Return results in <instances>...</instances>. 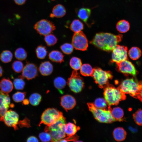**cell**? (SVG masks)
Masks as SVG:
<instances>
[{"instance_id": "16", "label": "cell", "mask_w": 142, "mask_h": 142, "mask_svg": "<svg viewBox=\"0 0 142 142\" xmlns=\"http://www.w3.org/2000/svg\"><path fill=\"white\" fill-rule=\"evenodd\" d=\"M60 104L61 106L67 111L73 108L76 105L75 98L70 95H66L61 98Z\"/></svg>"}, {"instance_id": "26", "label": "cell", "mask_w": 142, "mask_h": 142, "mask_svg": "<svg viewBox=\"0 0 142 142\" xmlns=\"http://www.w3.org/2000/svg\"><path fill=\"white\" fill-rule=\"evenodd\" d=\"M128 54L131 59L134 60H136L141 57V51L138 47H133L129 50Z\"/></svg>"}, {"instance_id": "1", "label": "cell", "mask_w": 142, "mask_h": 142, "mask_svg": "<svg viewBox=\"0 0 142 142\" xmlns=\"http://www.w3.org/2000/svg\"><path fill=\"white\" fill-rule=\"evenodd\" d=\"M121 34L101 32L97 33L90 43L103 50L109 51L112 50L122 39Z\"/></svg>"}, {"instance_id": "37", "label": "cell", "mask_w": 142, "mask_h": 142, "mask_svg": "<svg viewBox=\"0 0 142 142\" xmlns=\"http://www.w3.org/2000/svg\"><path fill=\"white\" fill-rule=\"evenodd\" d=\"M93 104L97 108L105 109L107 107V104L104 98H98L95 100Z\"/></svg>"}, {"instance_id": "44", "label": "cell", "mask_w": 142, "mask_h": 142, "mask_svg": "<svg viewBox=\"0 0 142 142\" xmlns=\"http://www.w3.org/2000/svg\"><path fill=\"white\" fill-rule=\"evenodd\" d=\"M78 138V137L76 135H73L69 136L66 138L62 139L59 140L58 142H67L70 141H75L77 140Z\"/></svg>"}, {"instance_id": "39", "label": "cell", "mask_w": 142, "mask_h": 142, "mask_svg": "<svg viewBox=\"0 0 142 142\" xmlns=\"http://www.w3.org/2000/svg\"><path fill=\"white\" fill-rule=\"evenodd\" d=\"M60 48L64 53L67 54H69L73 52L74 47L72 44L66 43L62 45Z\"/></svg>"}, {"instance_id": "5", "label": "cell", "mask_w": 142, "mask_h": 142, "mask_svg": "<svg viewBox=\"0 0 142 142\" xmlns=\"http://www.w3.org/2000/svg\"><path fill=\"white\" fill-rule=\"evenodd\" d=\"M87 105L95 118L99 122L108 123L116 121L112 116L109 107L108 109H106L97 108L93 103H88Z\"/></svg>"}, {"instance_id": "48", "label": "cell", "mask_w": 142, "mask_h": 142, "mask_svg": "<svg viewBox=\"0 0 142 142\" xmlns=\"http://www.w3.org/2000/svg\"><path fill=\"white\" fill-rule=\"evenodd\" d=\"M3 69L0 65V77L2 76L3 74Z\"/></svg>"}, {"instance_id": "18", "label": "cell", "mask_w": 142, "mask_h": 142, "mask_svg": "<svg viewBox=\"0 0 142 142\" xmlns=\"http://www.w3.org/2000/svg\"><path fill=\"white\" fill-rule=\"evenodd\" d=\"M53 70L52 64L49 61L42 62L40 64L39 70L40 74L44 76L48 75L51 74Z\"/></svg>"}, {"instance_id": "24", "label": "cell", "mask_w": 142, "mask_h": 142, "mask_svg": "<svg viewBox=\"0 0 142 142\" xmlns=\"http://www.w3.org/2000/svg\"><path fill=\"white\" fill-rule=\"evenodd\" d=\"M116 28L117 31L119 32L123 33L128 31L130 28V25L129 22L124 19L119 21L117 23Z\"/></svg>"}, {"instance_id": "22", "label": "cell", "mask_w": 142, "mask_h": 142, "mask_svg": "<svg viewBox=\"0 0 142 142\" xmlns=\"http://www.w3.org/2000/svg\"><path fill=\"white\" fill-rule=\"evenodd\" d=\"M49 59L52 61L61 63L64 62V56L60 51L58 50H53L49 54Z\"/></svg>"}, {"instance_id": "3", "label": "cell", "mask_w": 142, "mask_h": 142, "mask_svg": "<svg viewBox=\"0 0 142 142\" xmlns=\"http://www.w3.org/2000/svg\"><path fill=\"white\" fill-rule=\"evenodd\" d=\"M66 123L65 118L63 116L53 124L46 126L44 130L50 134L51 141L58 142L65 137L64 126Z\"/></svg>"}, {"instance_id": "19", "label": "cell", "mask_w": 142, "mask_h": 142, "mask_svg": "<svg viewBox=\"0 0 142 142\" xmlns=\"http://www.w3.org/2000/svg\"><path fill=\"white\" fill-rule=\"evenodd\" d=\"M66 9L64 7L60 4L55 6L53 8L52 13L50 14L51 17L61 18L65 14Z\"/></svg>"}, {"instance_id": "17", "label": "cell", "mask_w": 142, "mask_h": 142, "mask_svg": "<svg viewBox=\"0 0 142 142\" xmlns=\"http://www.w3.org/2000/svg\"><path fill=\"white\" fill-rule=\"evenodd\" d=\"M13 88V83L8 78H3L0 81V88L3 93L8 94L12 90Z\"/></svg>"}, {"instance_id": "32", "label": "cell", "mask_w": 142, "mask_h": 142, "mask_svg": "<svg viewBox=\"0 0 142 142\" xmlns=\"http://www.w3.org/2000/svg\"><path fill=\"white\" fill-rule=\"evenodd\" d=\"M66 82L63 78L58 77L55 79L54 84L55 87L59 90L63 89L65 87Z\"/></svg>"}, {"instance_id": "45", "label": "cell", "mask_w": 142, "mask_h": 142, "mask_svg": "<svg viewBox=\"0 0 142 142\" xmlns=\"http://www.w3.org/2000/svg\"><path fill=\"white\" fill-rule=\"evenodd\" d=\"M27 142H38V139L36 137L31 136L29 137L27 139Z\"/></svg>"}, {"instance_id": "38", "label": "cell", "mask_w": 142, "mask_h": 142, "mask_svg": "<svg viewBox=\"0 0 142 142\" xmlns=\"http://www.w3.org/2000/svg\"><path fill=\"white\" fill-rule=\"evenodd\" d=\"M135 123L138 125L142 126V110L139 109L133 115Z\"/></svg>"}, {"instance_id": "21", "label": "cell", "mask_w": 142, "mask_h": 142, "mask_svg": "<svg viewBox=\"0 0 142 142\" xmlns=\"http://www.w3.org/2000/svg\"><path fill=\"white\" fill-rule=\"evenodd\" d=\"M80 128L74 123H68L65 124L64 126V130L65 134L69 136L74 135Z\"/></svg>"}, {"instance_id": "34", "label": "cell", "mask_w": 142, "mask_h": 142, "mask_svg": "<svg viewBox=\"0 0 142 142\" xmlns=\"http://www.w3.org/2000/svg\"><path fill=\"white\" fill-rule=\"evenodd\" d=\"M47 53L46 47L43 45L38 46L36 49V53L38 58L40 59H44Z\"/></svg>"}, {"instance_id": "13", "label": "cell", "mask_w": 142, "mask_h": 142, "mask_svg": "<svg viewBox=\"0 0 142 142\" xmlns=\"http://www.w3.org/2000/svg\"><path fill=\"white\" fill-rule=\"evenodd\" d=\"M116 64L118 70L125 75L135 76L138 73L134 65L128 60L121 61Z\"/></svg>"}, {"instance_id": "40", "label": "cell", "mask_w": 142, "mask_h": 142, "mask_svg": "<svg viewBox=\"0 0 142 142\" xmlns=\"http://www.w3.org/2000/svg\"><path fill=\"white\" fill-rule=\"evenodd\" d=\"M12 66L13 70L17 73L22 72L24 68L23 63L20 61H15L12 64Z\"/></svg>"}, {"instance_id": "30", "label": "cell", "mask_w": 142, "mask_h": 142, "mask_svg": "<svg viewBox=\"0 0 142 142\" xmlns=\"http://www.w3.org/2000/svg\"><path fill=\"white\" fill-rule=\"evenodd\" d=\"M16 58L18 60H25L27 57V53L23 48L20 47L17 48L14 52Z\"/></svg>"}, {"instance_id": "50", "label": "cell", "mask_w": 142, "mask_h": 142, "mask_svg": "<svg viewBox=\"0 0 142 142\" xmlns=\"http://www.w3.org/2000/svg\"></svg>"}, {"instance_id": "31", "label": "cell", "mask_w": 142, "mask_h": 142, "mask_svg": "<svg viewBox=\"0 0 142 142\" xmlns=\"http://www.w3.org/2000/svg\"><path fill=\"white\" fill-rule=\"evenodd\" d=\"M69 64L73 69L77 70L80 69L82 65V63L80 59L77 57H73L70 59Z\"/></svg>"}, {"instance_id": "49", "label": "cell", "mask_w": 142, "mask_h": 142, "mask_svg": "<svg viewBox=\"0 0 142 142\" xmlns=\"http://www.w3.org/2000/svg\"><path fill=\"white\" fill-rule=\"evenodd\" d=\"M138 99L142 102V90Z\"/></svg>"}, {"instance_id": "11", "label": "cell", "mask_w": 142, "mask_h": 142, "mask_svg": "<svg viewBox=\"0 0 142 142\" xmlns=\"http://www.w3.org/2000/svg\"><path fill=\"white\" fill-rule=\"evenodd\" d=\"M127 50L126 47L117 45L112 50L111 62H115L116 64L128 60Z\"/></svg>"}, {"instance_id": "27", "label": "cell", "mask_w": 142, "mask_h": 142, "mask_svg": "<svg viewBox=\"0 0 142 142\" xmlns=\"http://www.w3.org/2000/svg\"><path fill=\"white\" fill-rule=\"evenodd\" d=\"M80 69V73L82 75L85 76L92 77L94 68L89 64H85L82 65Z\"/></svg>"}, {"instance_id": "4", "label": "cell", "mask_w": 142, "mask_h": 142, "mask_svg": "<svg viewBox=\"0 0 142 142\" xmlns=\"http://www.w3.org/2000/svg\"><path fill=\"white\" fill-rule=\"evenodd\" d=\"M103 88L104 98L109 106L117 105L120 101L126 99L125 94L112 85L109 83Z\"/></svg>"}, {"instance_id": "12", "label": "cell", "mask_w": 142, "mask_h": 142, "mask_svg": "<svg viewBox=\"0 0 142 142\" xmlns=\"http://www.w3.org/2000/svg\"><path fill=\"white\" fill-rule=\"evenodd\" d=\"M19 116L15 111L11 110H8L3 116L1 121L4 122L8 126L13 128L15 130L18 129Z\"/></svg>"}, {"instance_id": "14", "label": "cell", "mask_w": 142, "mask_h": 142, "mask_svg": "<svg viewBox=\"0 0 142 142\" xmlns=\"http://www.w3.org/2000/svg\"><path fill=\"white\" fill-rule=\"evenodd\" d=\"M37 75L38 69L35 64L28 63L24 67L22 75L24 78L30 80L35 78Z\"/></svg>"}, {"instance_id": "33", "label": "cell", "mask_w": 142, "mask_h": 142, "mask_svg": "<svg viewBox=\"0 0 142 142\" xmlns=\"http://www.w3.org/2000/svg\"><path fill=\"white\" fill-rule=\"evenodd\" d=\"M24 78L22 76H20L14 79L13 84L16 89L22 90L23 89L25 84Z\"/></svg>"}, {"instance_id": "46", "label": "cell", "mask_w": 142, "mask_h": 142, "mask_svg": "<svg viewBox=\"0 0 142 142\" xmlns=\"http://www.w3.org/2000/svg\"><path fill=\"white\" fill-rule=\"evenodd\" d=\"M15 3L18 5H22L24 4L26 0H14Z\"/></svg>"}, {"instance_id": "6", "label": "cell", "mask_w": 142, "mask_h": 142, "mask_svg": "<svg viewBox=\"0 0 142 142\" xmlns=\"http://www.w3.org/2000/svg\"><path fill=\"white\" fill-rule=\"evenodd\" d=\"M63 116L62 113L56 108H48L43 113L41 121L39 125L42 124L49 125L53 124Z\"/></svg>"}, {"instance_id": "28", "label": "cell", "mask_w": 142, "mask_h": 142, "mask_svg": "<svg viewBox=\"0 0 142 142\" xmlns=\"http://www.w3.org/2000/svg\"><path fill=\"white\" fill-rule=\"evenodd\" d=\"M84 25L83 23L78 19L73 20L70 26V29L74 33L82 31Z\"/></svg>"}, {"instance_id": "8", "label": "cell", "mask_w": 142, "mask_h": 142, "mask_svg": "<svg viewBox=\"0 0 142 142\" xmlns=\"http://www.w3.org/2000/svg\"><path fill=\"white\" fill-rule=\"evenodd\" d=\"M67 83L70 90L75 93L80 92L84 87L83 79L76 70L72 72L70 77L68 79Z\"/></svg>"}, {"instance_id": "10", "label": "cell", "mask_w": 142, "mask_h": 142, "mask_svg": "<svg viewBox=\"0 0 142 142\" xmlns=\"http://www.w3.org/2000/svg\"><path fill=\"white\" fill-rule=\"evenodd\" d=\"M34 28L39 34L45 36L50 34L55 29L52 22L45 19L37 22L35 25Z\"/></svg>"}, {"instance_id": "23", "label": "cell", "mask_w": 142, "mask_h": 142, "mask_svg": "<svg viewBox=\"0 0 142 142\" xmlns=\"http://www.w3.org/2000/svg\"><path fill=\"white\" fill-rule=\"evenodd\" d=\"M91 10L89 8H82L79 9L78 12V16L81 20L86 23L90 16Z\"/></svg>"}, {"instance_id": "7", "label": "cell", "mask_w": 142, "mask_h": 142, "mask_svg": "<svg viewBox=\"0 0 142 142\" xmlns=\"http://www.w3.org/2000/svg\"><path fill=\"white\" fill-rule=\"evenodd\" d=\"M92 77L95 83L101 88L109 84V80L113 77L110 71H104L99 68H94Z\"/></svg>"}, {"instance_id": "2", "label": "cell", "mask_w": 142, "mask_h": 142, "mask_svg": "<svg viewBox=\"0 0 142 142\" xmlns=\"http://www.w3.org/2000/svg\"><path fill=\"white\" fill-rule=\"evenodd\" d=\"M117 88L124 94H129L138 99L142 90V81H139L135 76L123 81Z\"/></svg>"}, {"instance_id": "9", "label": "cell", "mask_w": 142, "mask_h": 142, "mask_svg": "<svg viewBox=\"0 0 142 142\" xmlns=\"http://www.w3.org/2000/svg\"><path fill=\"white\" fill-rule=\"evenodd\" d=\"M72 44L76 49L82 51L87 50L88 46V41L82 31L74 33L72 38Z\"/></svg>"}, {"instance_id": "36", "label": "cell", "mask_w": 142, "mask_h": 142, "mask_svg": "<svg viewBox=\"0 0 142 142\" xmlns=\"http://www.w3.org/2000/svg\"><path fill=\"white\" fill-rule=\"evenodd\" d=\"M44 40L48 46H51L57 43V39L53 34H50L45 36Z\"/></svg>"}, {"instance_id": "25", "label": "cell", "mask_w": 142, "mask_h": 142, "mask_svg": "<svg viewBox=\"0 0 142 142\" xmlns=\"http://www.w3.org/2000/svg\"><path fill=\"white\" fill-rule=\"evenodd\" d=\"M109 107L112 116L116 121H122L124 115L123 110L118 107H114L112 109L110 108V106H109Z\"/></svg>"}, {"instance_id": "42", "label": "cell", "mask_w": 142, "mask_h": 142, "mask_svg": "<svg viewBox=\"0 0 142 142\" xmlns=\"http://www.w3.org/2000/svg\"><path fill=\"white\" fill-rule=\"evenodd\" d=\"M40 140L43 142L51 141V138L50 134L47 132H42L39 135Z\"/></svg>"}, {"instance_id": "43", "label": "cell", "mask_w": 142, "mask_h": 142, "mask_svg": "<svg viewBox=\"0 0 142 142\" xmlns=\"http://www.w3.org/2000/svg\"><path fill=\"white\" fill-rule=\"evenodd\" d=\"M18 124L21 127H28L30 126V121L28 119L26 118L23 120L20 121L18 122Z\"/></svg>"}, {"instance_id": "41", "label": "cell", "mask_w": 142, "mask_h": 142, "mask_svg": "<svg viewBox=\"0 0 142 142\" xmlns=\"http://www.w3.org/2000/svg\"><path fill=\"white\" fill-rule=\"evenodd\" d=\"M26 93L25 92H18L14 94L12 96L13 100L16 102H22L24 99Z\"/></svg>"}, {"instance_id": "35", "label": "cell", "mask_w": 142, "mask_h": 142, "mask_svg": "<svg viewBox=\"0 0 142 142\" xmlns=\"http://www.w3.org/2000/svg\"><path fill=\"white\" fill-rule=\"evenodd\" d=\"M42 99L41 95L38 93H35L32 94L29 97V101L31 104L33 106L38 105Z\"/></svg>"}, {"instance_id": "20", "label": "cell", "mask_w": 142, "mask_h": 142, "mask_svg": "<svg viewBox=\"0 0 142 142\" xmlns=\"http://www.w3.org/2000/svg\"><path fill=\"white\" fill-rule=\"evenodd\" d=\"M113 134L115 140L118 141H121L125 139L126 133L122 128L118 127L114 129Z\"/></svg>"}, {"instance_id": "47", "label": "cell", "mask_w": 142, "mask_h": 142, "mask_svg": "<svg viewBox=\"0 0 142 142\" xmlns=\"http://www.w3.org/2000/svg\"><path fill=\"white\" fill-rule=\"evenodd\" d=\"M23 101V104L25 105L28 104L29 103V101L27 99H24Z\"/></svg>"}, {"instance_id": "15", "label": "cell", "mask_w": 142, "mask_h": 142, "mask_svg": "<svg viewBox=\"0 0 142 142\" xmlns=\"http://www.w3.org/2000/svg\"><path fill=\"white\" fill-rule=\"evenodd\" d=\"M10 105V99L8 94L0 90V121Z\"/></svg>"}, {"instance_id": "29", "label": "cell", "mask_w": 142, "mask_h": 142, "mask_svg": "<svg viewBox=\"0 0 142 142\" xmlns=\"http://www.w3.org/2000/svg\"><path fill=\"white\" fill-rule=\"evenodd\" d=\"M13 56L12 53L11 51L9 50H4L1 53L0 59L2 62L7 63L11 61Z\"/></svg>"}]
</instances>
